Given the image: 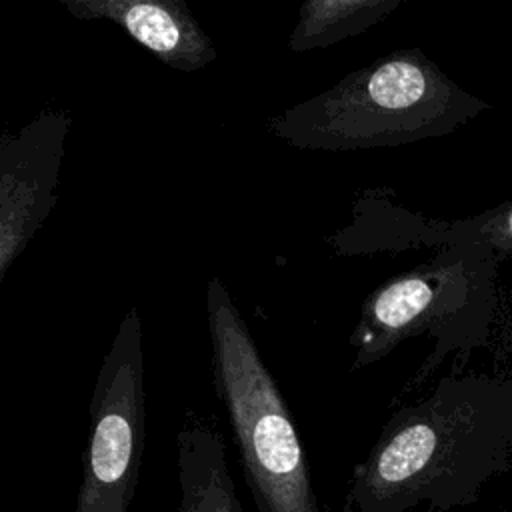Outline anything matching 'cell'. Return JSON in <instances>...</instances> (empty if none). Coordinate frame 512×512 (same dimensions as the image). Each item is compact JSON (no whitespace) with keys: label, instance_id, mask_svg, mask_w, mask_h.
I'll return each instance as SVG.
<instances>
[{"label":"cell","instance_id":"cell-1","mask_svg":"<svg viewBox=\"0 0 512 512\" xmlns=\"http://www.w3.org/2000/svg\"><path fill=\"white\" fill-rule=\"evenodd\" d=\"M510 458L512 378L454 372L388 418L354 466L340 512L470 506Z\"/></svg>","mask_w":512,"mask_h":512},{"label":"cell","instance_id":"cell-7","mask_svg":"<svg viewBox=\"0 0 512 512\" xmlns=\"http://www.w3.org/2000/svg\"><path fill=\"white\" fill-rule=\"evenodd\" d=\"M76 20H108L162 64L194 72L218 58L208 32L182 0H60Z\"/></svg>","mask_w":512,"mask_h":512},{"label":"cell","instance_id":"cell-10","mask_svg":"<svg viewBox=\"0 0 512 512\" xmlns=\"http://www.w3.org/2000/svg\"><path fill=\"white\" fill-rule=\"evenodd\" d=\"M454 242H480L498 260L512 258V196L476 216L450 222L448 244Z\"/></svg>","mask_w":512,"mask_h":512},{"label":"cell","instance_id":"cell-8","mask_svg":"<svg viewBox=\"0 0 512 512\" xmlns=\"http://www.w3.org/2000/svg\"><path fill=\"white\" fill-rule=\"evenodd\" d=\"M176 512H242L226 444L212 420L188 412L176 434Z\"/></svg>","mask_w":512,"mask_h":512},{"label":"cell","instance_id":"cell-4","mask_svg":"<svg viewBox=\"0 0 512 512\" xmlns=\"http://www.w3.org/2000/svg\"><path fill=\"white\" fill-rule=\"evenodd\" d=\"M212 382L258 512H320L290 408L220 276L206 284Z\"/></svg>","mask_w":512,"mask_h":512},{"label":"cell","instance_id":"cell-3","mask_svg":"<svg viewBox=\"0 0 512 512\" xmlns=\"http://www.w3.org/2000/svg\"><path fill=\"white\" fill-rule=\"evenodd\" d=\"M498 256L480 242L442 246L428 262L374 288L362 302L350 334V370H362L388 356L400 342L432 336V354L406 390L428 380L448 354L462 372L476 348L488 346L496 314Z\"/></svg>","mask_w":512,"mask_h":512},{"label":"cell","instance_id":"cell-9","mask_svg":"<svg viewBox=\"0 0 512 512\" xmlns=\"http://www.w3.org/2000/svg\"><path fill=\"white\" fill-rule=\"evenodd\" d=\"M402 0H306L288 36L290 52L328 48L386 20Z\"/></svg>","mask_w":512,"mask_h":512},{"label":"cell","instance_id":"cell-2","mask_svg":"<svg viewBox=\"0 0 512 512\" xmlns=\"http://www.w3.org/2000/svg\"><path fill=\"white\" fill-rule=\"evenodd\" d=\"M484 110L420 48H396L272 116L266 130L300 150H370L446 136Z\"/></svg>","mask_w":512,"mask_h":512},{"label":"cell","instance_id":"cell-5","mask_svg":"<svg viewBox=\"0 0 512 512\" xmlns=\"http://www.w3.org/2000/svg\"><path fill=\"white\" fill-rule=\"evenodd\" d=\"M146 444L144 336L130 308L100 364L74 512H128Z\"/></svg>","mask_w":512,"mask_h":512},{"label":"cell","instance_id":"cell-6","mask_svg":"<svg viewBox=\"0 0 512 512\" xmlns=\"http://www.w3.org/2000/svg\"><path fill=\"white\" fill-rule=\"evenodd\" d=\"M72 114L38 112L16 134L0 140V280L42 228L56 204V186Z\"/></svg>","mask_w":512,"mask_h":512}]
</instances>
